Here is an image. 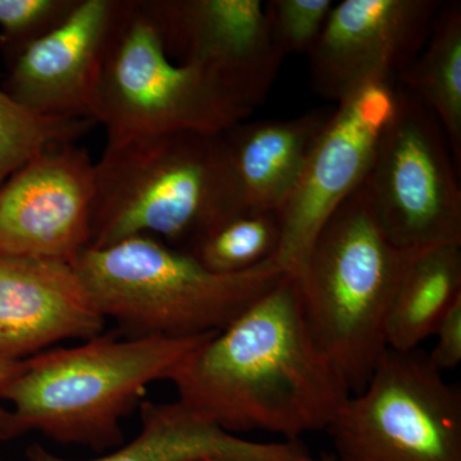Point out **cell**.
Segmentation results:
<instances>
[{
  "label": "cell",
  "instance_id": "30bf717a",
  "mask_svg": "<svg viewBox=\"0 0 461 461\" xmlns=\"http://www.w3.org/2000/svg\"><path fill=\"white\" fill-rule=\"evenodd\" d=\"M168 57L214 76L249 108L268 95L285 57L259 0H142Z\"/></svg>",
  "mask_w": 461,
  "mask_h": 461
},
{
  "label": "cell",
  "instance_id": "ac0fdd59",
  "mask_svg": "<svg viewBox=\"0 0 461 461\" xmlns=\"http://www.w3.org/2000/svg\"><path fill=\"white\" fill-rule=\"evenodd\" d=\"M395 83L411 91L444 129L457 169L461 168V3L445 2L426 47Z\"/></svg>",
  "mask_w": 461,
  "mask_h": 461
},
{
  "label": "cell",
  "instance_id": "3957f363",
  "mask_svg": "<svg viewBox=\"0 0 461 461\" xmlns=\"http://www.w3.org/2000/svg\"><path fill=\"white\" fill-rule=\"evenodd\" d=\"M247 208L223 133L178 132L107 144L95 162L87 248L148 235L186 251Z\"/></svg>",
  "mask_w": 461,
  "mask_h": 461
},
{
  "label": "cell",
  "instance_id": "ffe728a7",
  "mask_svg": "<svg viewBox=\"0 0 461 461\" xmlns=\"http://www.w3.org/2000/svg\"><path fill=\"white\" fill-rule=\"evenodd\" d=\"M94 124L38 113L0 87V186L41 151L77 141Z\"/></svg>",
  "mask_w": 461,
  "mask_h": 461
},
{
  "label": "cell",
  "instance_id": "8992f818",
  "mask_svg": "<svg viewBox=\"0 0 461 461\" xmlns=\"http://www.w3.org/2000/svg\"><path fill=\"white\" fill-rule=\"evenodd\" d=\"M253 112L214 76L173 62L142 0H122L100 72L96 123L107 144L223 133Z\"/></svg>",
  "mask_w": 461,
  "mask_h": 461
},
{
  "label": "cell",
  "instance_id": "7402d4cb",
  "mask_svg": "<svg viewBox=\"0 0 461 461\" xmlns=\"http://www.w3.org/2000/svg\"><path fill=\"white\" fill-rule=\"evenodd\" d=\"M77 0H0L3 39L18 51L59 25Z\"/></svg>",
  "mask_w": 461,
  "mask_h": 461
},
{
  "label": "cell",
  "instance_id": "484cf974",
  "mask_svg": "<svg viewBox=\"0 0 461 461\" xmlns=\"http://www.w3.org/2000/svg\"><path fill=\"white\" fill-rule=\"evenodd\" d=\"M0 461H5V459H2V457H0Z\"/></svg>",
  "mask_w": 461,
  "mask_h": 461
},
{
  "label": "cell",
  "instance_id": "5bb4252c",
  "mask_svg": "<svg viewBox=\"0 0 461 461\" xmlns=\"http://www.w3.org/2000/svg\"><path fill=\"white\" fill-rule=\"evenodd\" d=\"M104 329L105 318L74 264L0 257V357L29 359Z\"/></svg>",
  "mask_w": 461,
  "mask_h": 461
},
{
  "label": "cell",
  "instance_id": "5b68a950",
  "mask_svg": "<svg viewBox=\"0 0 461 461\" xmlns=\"http://www.w3.org/2000/svg\"><path fill=\"white\" fill-rule=\"evenodd\" d=\"M74 266L100 313L127 339L220 332L287 275L276 257L249 271L217 275L148 235L86 248Z\"/></svg>",
  "mask_w": 461,
  "mask_h": 461
},
{
  "label": "cell",
  "instance_id": "9c48e42d",
  "mask_svg": "<svg viewBox=\"0 0 461 461\" xmlns=\"http://www.w3.org/2000/svg\"><path fill=\"white\" fill-rule=\"evenodd\" d=\"M396 107L395 81H373L339 100L315 142L304 171L282 205L276 259L296 276L320 230L366 181L379 139Z\"/></svg>",
  "mask_w": 461,
  "mask_h": 461
},
{
  "label": "cell",
  "instance_id": "52a82bcc",
  "mask_svg": "<svg viewBox=\"0 0 461 461\" xmlns=\"http://www.w3.org/2000/svg\"><path fill=\"white\" fill-rule=\"evenodd\" d=\"M420 348H388L327 432L335 461H461V393Z\"/></svg>",
  "mask_w": 461,
  "mask_h": 461
},
{
  "label": "cell",
  "instance_id": "277c9868",
  "mask_svg": "<svg viewBox=\"0 0 461 461\" xmlns=\"http://www.w3.org/2000/svg\"><path fill=\"white\" fill-rule=\"evenodd\" d=\"M417 253L387 238L360 186L330 215L295 276L309 335L350 395L387 353L388 314Z\"/></svg>",
  "mask_w": 461,
  "mask_h": 461
},
{
  "label": "cell",
  "instance_id": "44dd1931",
  "mask_svg": "<svg viewBox=\"0 0 461 461\" xmlns=\"http://www.w3.org/2000/svg\"><path fill=\"white\" fill-rule=\"evenodd\" d=\"M332 0H269L264 5L273 41L285 57L306 53L326 25Z\"/></svg>",
  "mask_w": 461,
  "mask_h": 461
},
{
  "label": "cell",
  "instance_id": "7c38bea8",
  "mask_svg": "<svg viewBox=\"0 0 461 461\" xmlns=\"http://www.w3.org/2000/svg\"><path fill=\"white\" fill-rule=\"evenodd\" d=\"M441 0H344L308 53L312 89L339 100L373 81H395L426 47Z\"/></svg>",
  "mask_w": 461,
  "mask_h": 461
},
{
  "label": "cell",
  "instance_id": "4fadbf2b",
  "mask_svg": "<svg viewBox=\"0 0 461 461\" xmlns=\"http://www.w3.org/2000/svg\"><path fill=\"white\" fill-rule=\"evenodd\" d=\"M122 0H77L68 16L14 57L7 91L50 117L96 124L100 72Z\"/></svg>",
  "mask_w": 461,
  "mask_h": 461
},
{
  "label": "cell",
  "instance_id": "d6986e66",
  "mask_svg": "<svg viewBox=\"0 0 461 461\" xmlns=\"http://www.w3.org/2000/svg\"><path fill=\"white\" fill-rule=\"evenodd\" d=\"M281 239L278 212L247 208L209 230L186 251L208 271L236 275L277 256Z\"/></svg>",
  "mask_w": 461,
  "mask_h": 461
},
{
  "label": "cell",
  "instance_id": "9a60e30c",
  "mask_svg": "<svg viewBox=\"0 0 461 461\" xmlns=\"http://www.w3.org/2000/svg\"><path fill=\"white\" fill-rule=\"evenodd\" d=\"M330 113L240 122L223 132L230 166L248 208L278 212L304 171Z\"/></svg>",
  "mask_w": 461,
  "mask_h": 461
},
{
  "label": "cell",
  "instance_id": "8fae6325",
  "mask_svg": "<svg viewBox=\"0 0 461 461\" xmlns=\"http://www.w3.org/2000/svg\"><path fill=\"white\" fill-rule=\"evenodd\" d=\"M95 162L76 142L54 145L0 186V257L75 263L89 247Z\"/></svg>",
  "mask_w": 461,
  "mask_h": 461
},
{
  "label": "cell",
  "instance_id": "cb8c5ba5",
  "mask_svg": "<svg viewBox=\"0 0 461 461\" xmlns=\"http://www.w3.org/2000/svg\"><path fill=\"white\" fill-rule=\"evenodd\" d=\"M21 364L23 360H12L7 357H0V390L3 386L16 375V373L20 371ZM5 409L0 408V417H2Z\"/></svg>",
  "mask_w": 461,
  "mask_h": 461
},
{
  "label": "cell",
  "instance_id": "7a4b0ae2",
  "mask_svg": "<svg viewBox=\"0 0 461 461\" xmlns=\"http://www.w3.org/2000/svg\"><path fill=\"white\" fill-rule=\"evenodd\" d=\"M212 335L121 339L102 333L74 348L33 355L0 390V399L12 405L0 417V439L41 432L96 451L121 447V420L144 402L149 384L169 379Z\"/></svg>",
  "mask_w": 461,
  "mask_h": 461
},
{
  "label": "cell",
  "instance_id": "ba28073f",
  "mask_svg": "<svg viewBox=\"0 0 461 461\" xmlns=\"http://www.w3.org/2000/svg\"><path fill=\"white\" fill-rule=\"evenodd\" d=\"M459 173L441 123L396 84V107L363 189L388 239L405 250L461 245Z\"/></svg>",
  "mask_w": 461,
  "mask_h": 461
},
{
  "label": "cell",
  "instance_id": "d4e9b609",
  "mask_svg": "<svg viewBox=\"0 0 461 461\" xmlns=\"http://www.w3.org/2000/svg\"><path fill=\"white\" fill-rule=\"evenodd\" d=\"M191 461H335V459H333V457H321V459H315V457H312L311 455L304 451V453L300 454L299 456L288 460H245L233 459V457L204 456Z\"/></svg>",
  "mask_w": 461,
  "mask_h": 461
},
{
  "label": "cell",
  "instance_id": "603a6c76",
  "mask_svg": "<svg viewBox=\"0 0 461 461\" xmlns=\"http://www.w3.org/2000/svg\"><path fill=\"white\" fill-rule=\"evenodd\" d=\"M436 346L429 354L430 363L439 372L451 371L461 362V296L450 305L437 324L433 335Z\"/></svg>",
  "mask_w": 461,
  "mask_h": 461
},
{
  "label": "cell",
  "instance_id": "6da1fadb",
  "mask_svg": "<svg viewBox=\"0 0 461 461\" xmlns=\"http://www.w3.org/2000/svg\"><path fill=\"white\" fill-rule=\"evenodd\" d=\"M168 381L184 408L224 432L259 430L286 442L326 430L350 396L309 335L291 275L200 345Z\"/></svg>",
  "mask_w": 461,
  "mask_h": 461
},
{
  "label": "cell",
  "instance_id": "e0dca14e",
  "mask_svg": "<svg viewBox=\"0 0 461 461\" xmlns=\"http://www.w3.org/2000/svg\"><path fill=\"white\" fill-rule=\"evenodd\" d=\"M461 296V245L418 251L397 287L386 326L388 348H420Z\"/></svg>",
  "mask_w": 461,
  "mask_h": 461
},
{
  "label": "cell",
  "instance_id": "2e32d148",
  "mask_svg": "<svg viewBox=\"0 0 461 461\" xmlns=\"http://www.w3.org/2000/svg\"><path fill=\"white\" fill-rule=\"evenodd\" d=\"M141 430L130 444L114 453L83 461H191L204 456L245 460H288L304 453L299 442H253L209 423L180 402L140 403ZM29 461L68 460L51 454L41 445L26 450Z\"/></svg>",
  "mask_w": 461,
  "mask_h": 461
}]
</instances>
